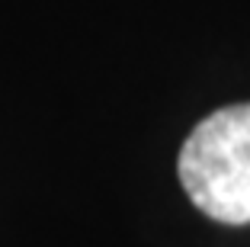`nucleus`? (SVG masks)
Returning <instances> with one entry per match:
<instances>
[{
    "instance_id": "f257e3e1",
    "label": "nucleus",
    "mask_w": 250,
    "mask_h": 247,
    "mask_svg": "<svg viewBox=\"0 0 250 247\" xmlns=\"http://www.w3.org/2000/svg\"><path fill=\"white\" fill-rule=\"evenodd\" d=\"M180 180L202 215L250 225V103L215 109L189 132Z\"/></svg>"
}]
</instances>
